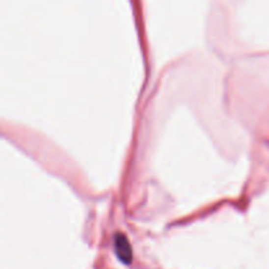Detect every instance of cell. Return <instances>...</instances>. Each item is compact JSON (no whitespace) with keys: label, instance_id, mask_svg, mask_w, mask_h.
<instances>
[{"label":"cell","instance_id":"1","mask_svg":"<svg viewBox=\"0 0 269 269\" xmlns=\"http://www.w3.org/2000/svg\"><path fill=\"white\" fill-rule=\"evenodd\" d=\"M114 249L118 259L125 264H130L133 259V252L130 243H129L128 238L125 237L124 234H116L114 235Z\"/></svg>","mask_w":269,"mask_h":269}]
</instances>
